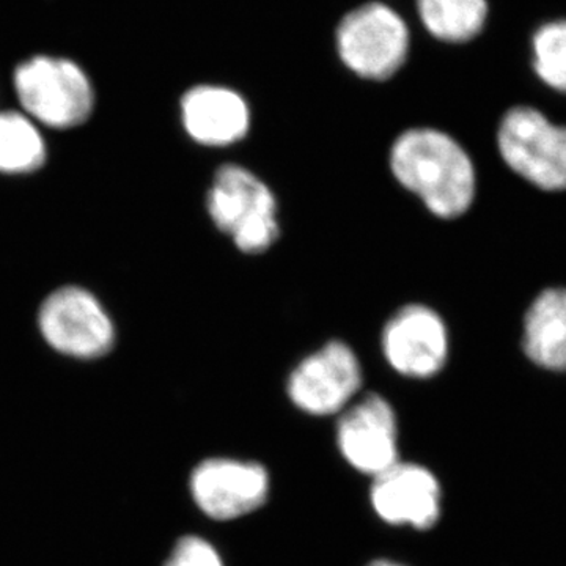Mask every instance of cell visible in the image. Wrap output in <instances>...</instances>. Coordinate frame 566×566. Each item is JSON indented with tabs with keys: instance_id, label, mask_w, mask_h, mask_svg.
<instances>
[{
	"instance_id": "1",
	"label": "cell",
	"mask_w": 566,
	"mask_h": 566,
	"mask_svg": "<svg viewBox=\"0 0 566 566\" xmlns=\"http://www.w3.org/2000/svg\"><path fill=\"white\" fill-rule=\"evenodd\" d=\"M390 170L438 218H460L474 203V163L463 145L441 129L420 126L401 133L390 148Z\"/></svg>"
},
{
	"instance_id": "2",
	"label": "cell",
	"mask_w": 566,
	"mask_h": 566,
	"mask_svg": "<svg viewBox=\"0 0 566 566\" xmlns=\"http://www.w3.org/2000/svg\"><path fill=\"white\" fill-rule=\"evenodd\" d=\"M211 221L244 253H262L279 240L277 199L270 186L240 164L219 167L207 196Z\"/></svg>"
},
{
	"instance_id": "3",
	"label": "cell",
	"mask_w": 566,
	"mask_h": 566,
	"mask_svg": "<svg viewBox=\"0 0 566 566\" xmlns=\"http://www.w3.org/2000/svg\"><path fill=\"white\" fill-rule=\"evenodd\" d=\"M342 63L363 80H390L403 69L411 51L408 22L385 2H368L342 18L335 31Z\"/></svg>"
},
{
	"instance_id": "4",
	"label": "cell",
	"mask_w": 566,
	"mask_h": 566,
	"mask_svg": "<svg viewBox=\"0 0 566 566\" xmlns=\"http://www.w3.org/2000/svg\"><path fill=\"white\" fill-rule=\"evenodd\" d=\"M506 166L543 191H566V126L554 125L542 111L516 106L497 129Z\"/></svg>"
},
{
	"instance_id": "5",
	"label": "cell",
	"mask_w": 566,
	"mask_h": 566,
	"mask_svg": "<svg viewBox=\"0 0 566 566\" xmlns=\"http://www.w3.org/2000/svg\"><path fill=\"white\" fill-rule=\"evenodd\" d=\"M21 106L33 120L55 129L74 128L91 117L93 88L76 63L55 57H35L14 74Z\"/></svg>"
},
{
	"instance_id": "6",
	"label": "cell",
	"mask_w": 566,
	"mask_h": 566,
	"mask_svg": "<svg viewBox=\"0 0 566 566\" xmlns=\"http://www.w3.org/2000/svg\"><path fill=\"white\" fill-rule=\"evenodd\" d=\"M44 342L74 359L106 356L115 345V324L95 294L82 286L66 285L52 292L39 311Z\"/></svg>"
},
{
	"instance_id": "7",
	"label": "cell",
	"mask_w": 566,
	"mask_h": 566,
	"mask_svg": "<svg viewBox=\"0 0 566 566\" xmlns=\"http://www.w3.org/2000/svg\"><path fill=\"white\" fill-rule=\"evenodd\" d=\"M363 367L348 344L333 340L304 357L290 374L286 392L292 403L311 416L345 411L360 387Z\"/></svg>"
},
{
	"instance_id": "8",
	"label": "cell",
	"mask_w": 566,
	"mask_h": 566,
	"mask_svg": "<svg viewBox=\"0 0 566 566\" xmlns=\"http://www.w3.org/2000/svg\"><path fill=\"white\" fill-rule=\"evenodd\" d=\"M387 364L406 378L428 379L441 374L449 357L444 319L423 304H409L390 316L381 334Z\"/></svg>"
},
{
	"instance_id": "9",
	"label": "cell",
	"mask_w": 566,
	"mask_h": 566,
	"mask_svg": "<svg viewBox=\"0 0 566 566\" xmlns=\"http://www.w3.org/2000/svg\"><path fill=\"white\" fill-rule=\"evenodd\" d=\"M270 493V475L252 461L211 458L191 475V494L197 506L212 520L229 521L259 509Z\"/></svg>"
},
{
	"instance_id": "10",
	"label": "cell",
	"mask_w": 566,
	"mask_h": 566,
	"mask_svg": "<svg viewBox=\"0 0 566 566\" xmlns=\"http://www.w3.org/2000/svg\"><path fill=\"white\" fill-rule=\"evenodd\" d=\"M342 455L357 471L378 475L398 463V424L392 405L378 394H368L349 405L337 423Z\"/></svg>"
},
{
	"instance_id": "11",
	"label": "cell",
	"mask_w": 566,
	"mask_h": 566,
	"mask_svg": "<svg viewBox=\"0 0 566 566\" xmlns=\"http://www.w3.org/2000/svg\"><path fill=\"white\" fill-rule=\"evenodd\" d=\"M370 499L378 516L394 526L430 528L441 515V486L419 464L398 461L376 475Z\"/></svg>"
},
{
	"instance_id": "12",
	"label": "cell",
	"mask_w": 566,
	"mask_h": 566,
	"mask_svg": "<svg viewBox=\"0 0 566 566\" xmlns=\"http://www.w3.org/2000/svg\"><path fill=\"white\" fill-rule=\"evenodd\" d=\"M251 120L244 96L223 85H197L181 98L182 126L203 147H230L243 140Z\"/></svg>"
},
{
	"instance_id": "13",
	"label": "cell",
	"mask_w": 566,
	"mask_h": 566,
	"mask_svg": "<svg viewBox=\"0 0 566 566\" xmlns=\"http://www.w3.org/2000/svg\"><path fill=\"white\" fill-rule=\"evenodd\" d=\"M524 353L551 371H566V289L539 293L524 318Z\"/></svg>"
},
{
	"instance_id": "14",
	"label": "cell",
	"mask_w": 566,
	"mask_h": 566,
	"mask_svg": "<svg viewBox=\"0 0 566 566\" xmlns=\"http://www.w3.org/2000/svg\"><path fill=\"white\" fill-rule=\"evenodd\" d=\"M416 9L424 31L449 44L476 39L490 17L488 0H416Z\"/></svg>"
},
{
	"instance_id": "15",
	"label": "cell",
	"mask_w": 566,
	"mask_h": 566,
	"mask_svg": "<svg viewBox=\"0 0 566 566\" xmlns=\"http://www.w3.org/2000/svg\"><path fill=\"white\" fill-rule=\"evenodd\" d=\"M46 161V144L28 115L0 112V174L36 172Z\"/></svg>"
},
{
	"instance_id": "16",
	"label": "cell",
	"mask_w": 566,
	"mask_h": 566,
	"mask_svg": "<svg viewBox=\"0 0 566 566\" xmlns=\"http://www.w3.org/2000/svg\"><path fill=\"white\" fill-rule=\"evenodd\" d=\"M532 69L536 77L566 93V20L547 21L532 35Z\"/></svg>"
},
{
	"instance_id": "17",
	"label": "cell",
	"mask_w": 566,
	"mask_h": 566,
	"mask_svg": "<svg viewBox=\"0 0 566 566\" xmlns=\"http://www.w3.org/2000/svg\"><path fill=\"white\" fill-rule=\"evenodd\" d=\"M166 566H223V562L207 539L185 536L175 545Z\"/></svg>"
},
{
	"instance_id": "18",
	"label": "cell",
	"mask_w": 566,
	"mask_h": 566,
	"mask_svg": "<svg viewBox=\"0 0 566 566\" xmlns=\"http://www.w3.org/2000/svg\"><path fill=\"white\" fill-rule=\"evenodd\" d=\"M370 566H403V565L395 564V562H390V560H378V562H375V564H371Z\"/></svg>"
}]
</instances>
